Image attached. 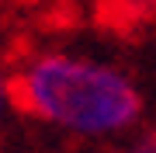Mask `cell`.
I'll use <instances>...</instances> for the list:
<instances>
[{"mask_svg": "<svg viewBox=\"0 0 156 153\" xmlns=\"http://www.w3.org/2000/svg\"><path fill=\"white\" fill-rule=\"evenodd\" d=\"M128 153H156V132H146V136L135 143V146L128 150Z\"/></svg>", "mask_w": 156, "mask_h": 153, "instance_id": "cell-2", "label": "cell"}, {"mask_svg": "<svg viewBox=\"0 0 156 153\" xmlns=\"http://www.w3.org/2000/svg\"><path fill=\"white\" fill-rule=\"evenodd\" d=\"M4 104H7V80L0 77V118H4Z\"/></svg>", "mask_w": 156, "mask_h": 153, "instance_id": "cell-3", "label": "cell"}, {"mask_svg": "<svg viewBox=\"0 0 156 153\" xmlns=\"http://www.w3.org/2000/svg\"><path fill=\"white\" fill-rule=\"evenodd\" d=\"M7 101L76 136H115L139 122L142 94L122 70L69 52H42L7 80Z\"/></svg>", "mask_w": 156, "mask_h": 153, "instance_id": "cell-1", "label": "cell"}]
</instances>
